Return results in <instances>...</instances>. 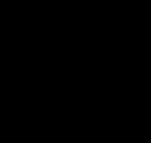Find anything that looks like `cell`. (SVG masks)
<instances>
[]
</instances>
